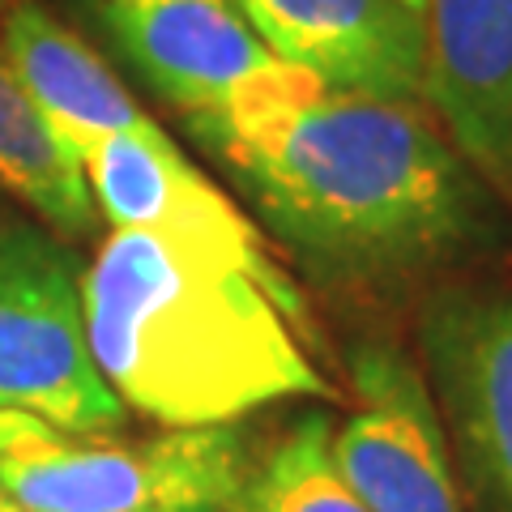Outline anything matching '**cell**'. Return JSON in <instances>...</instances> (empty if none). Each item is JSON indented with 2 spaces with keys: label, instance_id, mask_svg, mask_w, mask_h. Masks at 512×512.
Wrapping results in <instances>:
<instances>
[{
  "label": "cell",
  "instance_id": "obj_4",
  "mask_svg": "<svg viewBox=\"0 0 512 512\" xmlns=\"http://www.w3.org/2000/svg\"><path fill=\"white\" fill-rule=\"evenodd\" d=\"M0 414L64 431H116L128 419L86 342L82 265L22 218H0Z\"/></svg>",
  "mask_w": 512,
  "mask_h": 512
},
{
  "label": "cell",
  "instance_id": "obj_2",
  "mask_svg": "<svg viewBox=\"0 0 512 512\" xmlns=\"http://www.w3.org/2000/svg\"><path fill=\"white\" fill-rule=\"evenodd\" d=\"M86 342L124 410L158 427H231L338 384L278 299L239 269L146 231H111L82 274Z\"/></svg>",
  "mask_w": 512,
  "mask_h": 512
},
{
  "label": "cell",
  "instance_id": "obj_7",
  "mask_svg": "<svg viewBox=\"0 0 512 512\" xmlns=\"http://www.w3.org/2000/svg\"><path fill=\"white\" fill-rule=\"evenodd\" d=\"M419 346L461 495L474 512H512V291L444 286L423 308Z\"/></svg>",
  "mask_w": 512,
  "mask_h": 512
},
{
  "label": "cell",
  "instance_id": "obj_1",
  "mask_svg": "<svg viewBox=\"0 0 512 512\" xmlns=\"http://www.w3.org/2000/svg\"><path fill=\"white\" fill-rule=\"evenodd\" d=\"M256 214L316 278L393 286L487 256L500 197L414 103L312 86L188 120Z\"/></svg>",
  "mask_w": 512,
  "mask_h": 512
},
{
  "label": "cell",
  "instance_id": "obj_15",
  "mask_svg": "<svg viewBox=\"0 0 512 512\" xmlns=\"http://www.w3.org/2000/svg\"><path fill=\"white\" fill-rule=\"evenodd\" d=\"M13 5H18V0H0V22H5V13H9Z\"/></svg>",
  "mask_w": 512,
  "mask_h": 512
},
{
  "label": "cell",
  "instance_id": "obj_13",
  "mask_svg": "<svg viewBox=\"0 0 512 512\" xmlns=\"http://www.w3.org/2000/svg\"><path fill=\"white\" fill-rule=\"evenodd\" d=\"M329 440V414H303L261 457H248L231 512H372L333 466Z\"/></svg>",
  "mask_w": 512,
  "mask_h": 512
},
{
  "label": "cell",
  "instance_id": "obj_16",
  "mask_svg": "<svg viewBox=\"0 0 512 512\" xmlns=\"http://www.w3.org/2000/svg\"><path fill=\"white\" fill-rule=\"evenodd\" d=\"M406 5H410L414 13H423V5H427V0H406Z\"/></svg>",
  "mask_w": 512,
  "mask_h": 512
},
{
  "label": "cell",
  "instance_id": "obj_14",
  "mask_svg": "<svg viewBox=\"0 0 512 512\" xmlns=\"http://www.w3.org/2000/svg\"><path fill=\"white\" fill-rule=\"evenodd\" d=\"M0 512H26V508H18V504H9L5 495H0Z\"/></svg>",
  "mask_w": 512,
  "mask_h": 512
},
{
  "label": "cell",
  "instance_id": "obj_5",
  "mask_svg": "<svg viewBox=\"0 0 512 512\" xmlns=\"http://www.w3.org/2000/svg\"><path fill=\"white\" fill-rule=\"evenodd\" d=\"M73 9L184 124L320 86L265 52L235 0H73Z\"/></svg>",
  "mask_w": 512,
  "mask_h": 512
},
{
  "label": "cell",
  "instance_id": "obj_10",
  "mask_svg": "<svg viewBox=\"0 0 512 512\" xmlns=\"http://www.w3.org/2000/svg\"><path fill=\"white\" fill-rule=\"evenodd\" d=\"M423 103L478 180L512 205V0H427Z\"/></svg>",
  "mask_w": 512,
  "mask_h": 512
},
{
  "label": "cell",
  "instance_id": "obj_12",
  "mask_svg": "<svg viewBox=\"0 0 512 512\" xmlns=\"http://www.w3.org/2000/svg\"><path fill=\"white\" fill-rule=\"evenodd\" d=\"M0 188L26 201L64 239L99 227L82 158H77L0 56Z\"/></svg>",
  "mask_w": 512,
  "mask_h": 512
},
{
  "label": "cell",
  "instance_id": "obj_6",
  "mask_svg": "<svg viewBox=\"0 0 512 512\" xmlns=\"http://www.w3.org/2000/svg\"><path fill=\"white\" fill-rule=\"evenodd\" d=\"M82 171L99 210L116 231H146L167 244L192 248L261 282L278 308L291 316L303 342H316V320L308 316L299 286L274 261L256 222L218 192L205 171L180 154L171 137H111L82 154Z\"/></svg>",
  "mask_w": 512,
  "mask_h": 512
},
{
  "label": "cell",
  "instance_id": "obj_8",
  "mask_svg": "<svg viewBox=\"0 0 512 512\" xmlns=\"http://www.w3.org/2000/svg\"><path fill=\"white\" fill-rule=\"evenodd\" d=\"M355 414L333 427V466L372 512H466L431 384L406 350L367 342L350 359Z\"/></svg>",
  "mask_w": 512,
  "mask_h": 512
},
{
  "label": "cell",
  "instance_id": "obj_3",
  "mask_svg": "<svg viewBox=\"0 0 512 512\" xmlns=\"http://www.w3.org/2000/svg\"><path fill=\"white\" fill-rule=\"evenodd\" d=\"M248 470L235 427L120 440L0 414V495L26 512H231Z\"/></svg>",
  "mask_w": 512,
  "mask_h": 512
},
{
  "label": "cell",
  "instance_id": "obj_11",
  "mask_svg": "<svg viewBox=\"0 0 512 512\" xmlns=\"http://www.w3.org/2000/svg\"><path fill=\"white\" fill-rule=\"evenodd\" d=\"M0 56L77 158L111 137H167L94 47L35 0H18L0 22Z\"/></svg>",
  "mask_w": 512,
  "mask_h": 512
},
{
  "label": "cell",
  "instance_id": "obj_9",
  "mask_svg": "<svg viewBox=\"0 0 512 512\" xmlns=\"http://www.w3.org/2000/svg\"><path fill=\"white\" fill-rule=\"evenodd\" d=\"M274 60L325 90L423 99V13L406 0H235Z\"/></svg>",
  "mask_w": 512,
  "mask_h": 512
}]
</instances>
